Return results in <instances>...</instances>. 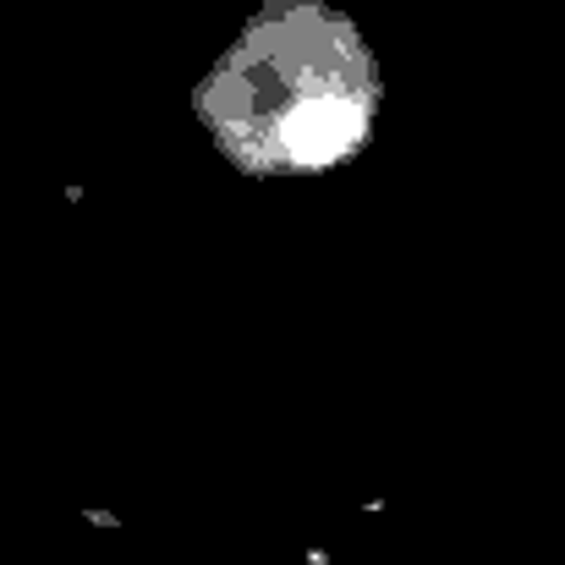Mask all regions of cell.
Segmentation results:
<instances>
[{"mask_svg": "<svg viewBox=\"0 0 565 565\" xmlns=\"http://www.w3.org/2000/svg\"><path fill=\"white\" fill-rule=\"evenodd\" d=\"M203 121L242 171H330L374 121V66L352 28L313 17H264L203 88Z\"/></svg>", "mask_w": 565, "mask_h": 565, "instance_id": "6da1fadb", "label": "cell"}]
</instances>
